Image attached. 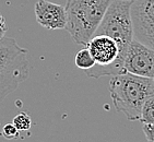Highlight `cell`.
I'll use <instances>...</instances> for the list:
<instances>
[{
	"label": "cell",
	"instance_id": "cell-1",
	"mask_svg": "<svg viewBox=\"0 0 154 142\" xmlns=\"http://www.w3.org/2000/svg\"><path fill=\"white\" fill-rule=\"evenodd\" d=\"M116 110L128 120H140L145 102L154 96V79L131 73L112 76L108 86Z\"/></svg>",
	"mask_w": 154,
	"mask_h": 142
},
{
	"label": "cell",
	"instance_id": "cell-2",
	"mask_svg": "<svg viewBox=\"0 0 154 142\" xmlns=\"http://www.w3.org/2000/svg\"><path fill=\"white\" fill-rule=\"evenodd\" d=\"M112 0H67L68 31L74 43L86 46L94 36Z\"/></svg>",
	"mask_w": 154,
	"mask_h": 142
},
{
	"label": "cell",
	"instance_id": "cell-3",
	"mask_svg": "<svg viewBox=\"0 0 154 142\" xmlns=\"http://www.w3.org/2000/svg\"><path fill=\"white\" fill-rule=\"evenodd\" d=\"M27 53V49L21 47L14 39H0V102L30 77Z\"/></svg>",
	"mask_w": 154,
	"mask_h": 142
},
{
	"label": "cell",
	"instance_id": "cell-4",
	"mask_svg": "<svg viewBox=\"0 0 154 142\" xmlns=\"http://www.w3.org/2000/svg\"><path fill=\"white\" fill-rule=\"evenodd\" d=\"M130 6V0H112L100 26L94 34H104L115 39L119 46L120 58L124 63L129 45L134 39Z\"/></svg>",
	"mask_w": 154,
	"mask_h": 142
},
{
	"label": "cell",
	"instance_id": "cell-5",
	"mask_svg": "<svg viewBox=\"0 0 154 142\" xmlns=\"http://www.w3.org/2000/svg\"><path fill=\"white\" fill-rule=\"evenodd\" d=\"M134 39L154 49V0H131Z\"/></svg>",
	"mask_w": 154,
	"mask_h": 142
},
{
	"label": "cell",
	"instance_id": "cell-6",
	"mask_svg": "<svg viewBox=\"0 0 154 142\" xmlns=\"http://www.w3.org/2000/svg\"><path fill=\"white\" fill-rule=\"evenodd\" d=\"M125 71L144 78H154V49L132 39L124 63Z\"/></svg>",
	"mask_w": 154,
	"mask_h": 142
},
{
	"label": "cell",
	"instance_id": "cell-7",
	"mask_svg": "<svg viewBox=\"0 0 154 142\" xmlns=\"http://www.w3.org/2000/svg\"><path fill=\"white\" fill-rule=\"evenodd\" d=\"M35 17L37 23L48 30H62L67 25L65 8L47 0H38L36 2Z\"/></svg>",
	"mask_w": 154,
	"mask_h": 142
},
{
	"label": "cell",
	"instance_id": "cell-8",
	"mask_svg": "<svg viewBox=\"0 0 154 142\" xmlns=\"http://www.w3.org/2000/svg\"><path fill=\"white\" fill-rule=\"evenodd\" d=\"M75 66H77L79 69H82V70H88V69H91L92 67L95 66V60L93 58L92 54L90 53V51L86 48H83L81 51H79L75 55Z\"/></svg>",
	"mask_w": 154,
	"mask_h": 142
},
{
	"label": "cell",
	"instance_id": "cell-9",
	"mask_svg": "<svg viewBox=\"0 0 154 142\" xmlns=\"http://www.w3.org/2000/svg\"><path fill=\"white\" fill-rule=\"evenodd\" d=\"M140 122H143V125H154V96L143 104Z\"/></svg>",
	"mask_w": 154,
	"mask_h": 142
},
{
	"label": "cell",
	"instance_id": "cell-10",
	"mask_svg": "<svg viewBox=\"0 0 154 142\" xmlns=\"http://www.w3.org/2000/svg\"><path fill=\"white\" fill-rule=\"evenodd\" d=\"M12 124L14 125L17 129L19 131H26L30 130L31 126H32V119L27 114L25 113H20L19 115H17L13 118V122Z\"/></svg>",
	"mask_w": 154,
	"mask_h": 142
},
{
	"label": "cell",
	"instance_id": "cell-11",
	"mask_svg": "<svg viewBox=\"0 0 154 142\" xmlns=\"http://www.w3.org/2000/svg\"><path fill=\"white\" fill-rule=\"evenodd\" d=\"M1 136H2L5 139H8V140L18 139L19 136H20V131L17 129V127H15L13 124H7L6 126L2 128Z\"/></svg>",
	"mask_w": 154,
	"mask_h": 142
},
{
	"label": "cell",
	"instance_id": "cell-12",
	"mask_svg": "<svg viewBox=\"0 0 154 142\" xmlns=\"http://www.w3.org/2000/svg\"><path fill=\"white\" fill-rule=\"evenodd\" d=\"M143 133L149 142H154V125H143Z\"/></svg>",
	"mask_w": 154,
	"mask_h": 142
},
{
	"label": "cell",
	"instance_id": "cell-13",
	"mask_svg": "<svg viewBox=\"0 0 154 142\" xmlns=\"http://www.w3.org/2000/svg\"><path fill=\"white\" fill-rule=\"evenodd\" d=\"M7 30H8V26H7L6 23V19L3 18V15L0 13V39L5 37Z\"/></svg>",
	"mask_w": 154,
	"mask_h": 142
},
{
	"label": "cell",
	"instance_id": "cell-14",
	"mask_svg": "<svg viewBox=\"0 0 154 142\" xmlns=\"http://www.w3.org/2000/svg\"><path fill=\"white\" fill-rule=\"evenodd\" d=\"M153 79H154V78H153Z\"/></svg>",
	"mask_w": 154,
	"mask_h": 142
},
{
	"label": "cell",
	"instance_id": "cell-15",
	"mask_svg": "<svg viewBox=\"0 0 154 142\" xmlns=\"http://www.w3.org/2000/svg\"><path fill=\"white\" fill-rule=\"evenodd\" d=\"M130 1H131V0H130Z\"/></svg>",
	"mask_w": 154,
	"mask_h": 142
}]
</instances>
